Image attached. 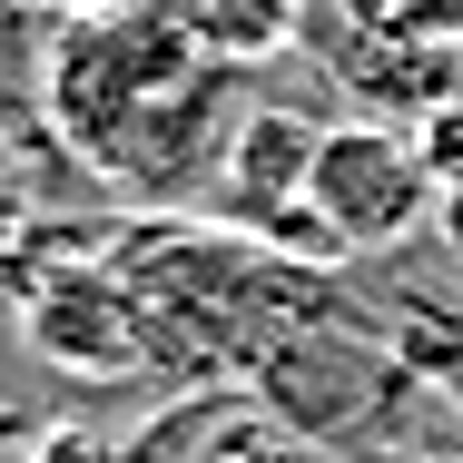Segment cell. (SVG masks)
<instances>
[{"mask_svg":"<svg viewBox=\"0 0 463 463\" xmlns=\"http://www.w3.org/2000/svg\"><path fill=\"white\" fill-rule=\"evenodd\" d=\"M227 60L197 40L187 0H99L50 50V118L70 148L138 197H178L227 158Z\"/></svg>","mask_w":463,"mask_h":463,"instance_id":"1","label":"cell"},{"mask_svg":"<svg viewBox=\"0 0 463 463\" xmlns=\"http://www.w3.org/2000/svg\"><path fill=\"white\" fill-rule=\"evenodd\" d=\"M404 384H424V374L394 355L384 316L286 326L277 345L257 355V394L277 404V424H286V434H306V444H374Z\"/></svg>","mask_w":463,"mask_h":463,"instance_id":"2","label":"cell"},{"mask_svg":"<svg viewBox=\"0 0 463 463\" xmlns=\"http://www.w3.org/2000/svg\"><path fill=\"white\" fill-rule=\"evenodd\" d=\"M434 148L424 138H404V128H384V118H345V128H326L316 138V168H306V217L355 257V247H394V237H414L424 217H434Z\"/></svg>","mask_w":463,"mask_h":463,"instance_id":"3","label":"cell"},{"mask_svg":"<svg viewBox=\"0 0 463 463\" xmlns=\"http://www.w3.org/2000/svg\"><path fill=\"white\" fill-rule=\"evenodd\" d=\"M30 345L70 374H128L148 365V326H138V296L118 267H80V277L40 286L30 296Z\"/></svg>","mask_w":463,"mask_h":463,"instance_id":"4","label":"cell"},{"mask_svg":"<svg viewBox=\"0 0 463 463\" xmlns=\"http://www.w3.org/2000/svg\"><path fill=\"white\" fill-rule=\"evenodd\" d=\"M316 118H296V109H247L237 118V138H227V158H217V207L227 217H247L257 237L286 227L296 207H306V168H316Z\"/></svg>","mask_w":463,"mask_h":463,"instance_id":"5","label":"cell"},{"mask_svg":"<svg viewBox=\"0 0 463 463\" xmlns=\"http://www.w3.org/2000/svg\"><path fill=\"white\" fill-rule=\"evenodd\" d=\"M384 335H394V355L424 374L434 394L463 404V306H444V296H394L384 306Z\"/></svg>","mask_w":463,"mask_h":463,"instance_id":"6","label":"cell"},{"mask_svg":"<svg viewBox=\"0 0 463 463\" xmlns=\"http://www.w3.org/2000/svg\"><path fill=\"white\" fill-rule=\"evenodd\" d=\"M187 20H197V40L237 70V60H267L286 40V20H306L296 0H187Z\"/></svg>","mask_w":463,"mask_h":463,"instance_id":"7","label":"cell"},{"mask_svg":"<svg viewBox=\"0 0 463 463\" xmlns=\"http://www.w3.org/2000/svg\"><path fill=\"white\" fill-rule=\"evenodd\" d=\"M404 30H424V40H463V0H384Z\"/></svg>","mask_w":463,"mask_h":463,"instance_id":"8","label":"cell"}]
</instances>
